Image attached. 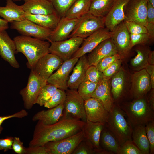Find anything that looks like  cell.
<instances>
[{
	"instance_id": "obj_38",
	"label": "cell",
	"mask_w": 154,
	"mask_h": 154,
	"mask_svg": "<svg viewBox=\"0 0 154 154\" xmlns=\"http://www.w3.org/2000/svg\"><path fill=\"white\" fill-rule=\"evenodd\" d=\"M66 97L65 91L58 88L54 94L44 105V107L49 109L64 104Z\"/></svg>"
},
{
	"instance_id": "obj_21",
	"label": "cell",
	"mask_w": 154,
	"mask_h": 154,
	"mask_svg": "<svg viewBox=\"0 0 154 154\" xmlns=\"http://www.w3.org/2000/svg\"><path fill=\"white\" fill-rule=\"evenodd\" d=\"M117 53V51L111 38L107 39L89 53L87 57L89 66H95L104 57Z\"/></svg>"
},
{
	"instance_id": "obj_28",
	"label": "cell",
	"mask_w": 154,
	"mask_h": 154,
	"mask_svg": "<svg viewBox=\"0 0 154 154\" xmlns=\"http://www.w3.org/2000/svg\"><path fill=\"white\" fill-rule=\"evenodd\" d=\"M64 108V104H62L47 110L40 111L33 116L32 120L34 122L40 121L46 125L52 124L62 116Z\"/></svg>"
},
{
	"instance_id": "obj_16",
	"label": "cell",
	"mask_w": 154,
	"mask_h": 154,
	"mask_svg": "<svg viewBox=\"0 0 154 154\" xmlns=\"http://www.w3.org/2000/svg\"><path fill=\"white\" fill-rule=\"evenodd\" d=\"M132 82L130 94L134 99L145 96L151 88L150 78L145 68L133 74Z\"/></svg>"
},
{
	"instance_id": "obj_35",
	"label": "cell",
	"mask_w": 154,
	"mask_h": 154,
	"mask_svg": "<svg viewBox=\"0 0 154 154\" xmlns=\"http://www.w3.org/2000/svg\"><path fill=\"white\" fill-rule=\"evenodd\" d=\"M58 88L55 86L47 84L41 89L35 102L40 106H44L56 92Z\"/></svg>"
},
{
	"instance_id": "obj_40",
	"label": "cell",
	"mask_w": 154,
	"mask_h": 154,
	"mask_svg": "<svg viewBox=\"0 0 154 154\" xmlns=\"http://www.w3.org/2000/svg\"><path fill=\"white\" fill-rule=\"evenodd\" d=\"M122 58L118 53L107 56L100 60L95 66L99 71L102 72L115 61Z\"/></svg>"
},
{
	"instance_id": "obj_24",
	"label": "cell",
	"mask_w": 154,
	"mask_h": 154,
	"mask_svg": "<svg viewBox=\"0 0 154 154\" xmlns=\"http://www.w3.org/2000/svg\"><path fill=\"white\" fill-rule=\"evenodd\" d=\"M76 64L67 82L68 88L71 89H78L79 85L84 80L86 70L89 66L85 55L80 57Z\"/></svg>"
},
{
	"instance_id": "obj_19",
	"label": "cell",
	"mask_w": 154,
	"mask_h": 154,
	"mask_svg": "<svg viewBox=\"0 0 154 154\" xmlns=\"http://www.w3.org/2000/svg\"><path fill=\"white\" fill-rule=\"evenodd\" d=\"M16 46L13 40L6 30L0 33V56L13 67L18 68L20 66L16 59Z\"/></svg>"
},
{
	"instance_id": "obj_30",
	"label": "cell",
	"mask_w": 154,
	"mask_h": 154,
	"mask_svg": "<svg viewBox=\"0 0 154 154\" xmlns=\"http://www.w3.org/2000/svg\"><path fill=\"white\" fill-rule=\"evenodd\" d=\"M145 125H139L133 127L132 139L142 154H149V144L147 135Z\"/></svg>"
},
{
	"instance_id": "obj_22",
	"label": "cell",
	"mask_w": 154,
	"mask_h": 154,
	"mask_svg": "<svg viewBox=\"0 0 154 154\" xmlns=\"http://www.w3.org/2000/svg\"><path fill=\"white\" fill-rule=\"evenodd\" d=\"M78 20V19L61 18L56 27L52 30L49 42L66 40L74 29Z\"/></svg>"
},
{
	"instance_id": "obj_53",
	"label": "cell",
	"mask_w": 154,
	"mask_h": 154,
	"mask_svg": "<svg viewBox=\"0 0 154 154\" xmlns=\"http://www.w3.org/2000/svg\"><path fill=\"white\" fill-rule=\"evenodd\" d=\"M146 27L151 40H153L154 38V24L148 23Z\"/></svg>"
},
{
	"instance_id": "obj_26",
	"label": "cell",
	"mask_w": 154,
	"mask_h": 154,
	"mask_svg": "<svg viewBox=\"0 0 154 154\" xmlns=\"http://www.w3.org/2000/svg\"><path fill=\"white\" fill-rule=\"evenodd\" d=\"M125 72L122 68L112 78L111 92L114 101L118 102L126 94Z\"/></svg>"
},
{
	"instance_id": "obj_14",
	"label": "cell",
	"mask_w": 154,
	"mask_h": 154,
	"mask_svg": "<svg viewBox=\"0 0 154 154\" xmlns=\"http://www.w3.org/2000/svg\"><path fill=\"white\" fill-rule=\"evenodd\" d=\"M79 58L73 57L63 62L47 80L48 84H52L58 88L64 91L68 89L67 82L69 74Z\"/></svg>"
},
{
	"instance_id": "obj_5",
	"label": "cell",
	"mask_w": 154,
	"mask_h": 154,
	"mask_svg": "<svg viewBox=\"0 0 154 154\" xmlns=\"http://www.w3.org/2000/svg\"><path fill=\"white\" fill-rule=\"evenodd\" d=\"M62 116L87 121L84 100L76 90L68 89Z\"/></svg>"
},
{
	"instance_id": "obj_13",
	"label": "cell",
	"mask_w": 154,
	"mask_h": 154,
	"mask_svg": "<svg viewBox=\"0 0 154 154\" xmlns=\"http://www.w3.org/2000/svg\"><path fill=\"white\" fill-rule=\"evenodd\" d=\"M148 0H129L124 7L125 21L136 23L145 27Z\"/></svg>"
},
{
	"instance_id": "obj_51",
	"label": "cell",
	"mask_w": 154,
	"mask_h": 154,
	"mask_svg": "<svg viewBox=\"0 0 154 154\" xmlns=\"http://www.w3.org/2000/svg\"><path fill=\"white\" fill-rule=\"evenodd\" d=\"M147 23L154 24V7L148 0L147 4Z\"/></svg>"
},
{
	"instance_id": "obj_55",
	"label": "cell",
	"mask_w": 154,
	"mask_h": 154,
	"mask_svg": "<svg viewBox=\"0 0 154 154\" xmlns=\"http://www.w3.org/2000/svg\"><path fill=\"white\" fill-rule=\"evenodd\" d=\"M8 22L4 19L0 18V33L6 30L9 28Z\"/></svg>"
},
{
	"instance_id": "obj_6",
	"label": "cell",
	"mask_w": 154,
	"mask_h": 154,
	"mask_svg": "<svg viewBox=\"0 0 154 154\" xmlns=\"http://www.w3.org/2000/svg\"><path fill=\"white\" fill-rule=\"evenodd\" d=\"M104 17L95 16L88 13L78 19L69 38L78 37L85 38L99 29L105 27Z\"/></svg>"
},
{
	"instance_id": "obj_27",
	"label": "cell",
	"mask_w": 154,
	"mask_h": 154,
	"mask_svg": "<svg viewBox=\"0 0 154 154\" xmlns=\"http://www.w3.org/2000/svg\"><path fill=\"white\" fill-rule=\"evenodd\" d=\"M5 6H0V16L8 23L20 21L26 18L25 12L21 5L16 4L12 0H6Z\"/></svg>"
},
{
	"instance_id": "obj_18",
	"label": "cell",
	"mask_w": 154,
	"mask_h": 154,
	"mask_svg": "<svg viewBox=\"0 0 154 154\" xmlns=\"http://www.w3.org/2000/svg\"><path fill=\"white\" fill-rule=\"evenodd\" d=\"M111 37L118 53L123 58L130 50L129 48L130 33L124 21L118 25L113 30Z\"/></svg>"
},
{
	"instance_id": "obj_31",
	"label": "cell",
	"mask_w": 154,
	"mask_h": 154,
	"mask_svg": "<svg viewBox=\"0 0 154 154\" xmlns=\"http://www.w3.org/2000/svg\"><path fill=\"white\" fill-rule=\"evenodd\" d=\"M103 149L112 154H119L121 145L117 139L107 128L102 131L100 137Z\"/></svg>"
},
{
	"instance_id": "obj_17",
	"label": "cell",
	"mask_w": 154,
	"mask_h": 154,
	"mask_svg": "<svg viewBox=\"0 0 154 154\" xmlns=\"http://www.w3.org/2000/svg\"><path fill=\"white\" fill-rule=\"evenodd\" d=\"M84 107L87 120L106 124L109 112L98 99L93 97L84 100Z\"/></svg>"
},
{
	"instance_id": "obj_23",
	"label": "cell",
	"mask_w": 154,
	"mask_h": 154,
	"mask_svg": "<svg viewBox=\"0 0 154 154\" xmlns=\"http://www.w3.org/2000/svg\"><path fill=\"white\" fill-rule=\"evenodd\" d=\"M110 79L105 78L101 79L91 96V97L98 100L109 112L114 104L111 92Z\"/></svg>"
},
{
	"instance_id": "obj_56",
	"label": "cell",
	"mask_w": 154,
	"mask_h": 154,
	"mask_svg": "<svg viewBox=\"0 0 154 154\" xmlns=\"http://www.w3.org/2000/svg\"><path fill=\"white\" fill-rule=\"evenodd\" d=\"M148 62L149 64L154 65V51H150L148 58Z\"/></svg>"
},
{
	"instance_id": "obj_49",
	"label": "cell",
	"mask_w": 154,
	"mask_h": 154,
	"mask_svg": "<svg viewBox=\"0 0 154 154\" xmlns=\"http://www.w3.org/2000/svg\"><path fill=\"white\" fill-rule=\"evenodd\" d=\"M25 154H48L44 145L25 147Z\"/></svg>"
},
{
	"instance_id": "obj_48",
	"label": "cell",
	"mask_w": 154,
	"mask_h": 154,
	"mask_svg": "<svg viewBox=\"0 0 154 154\" xmlns=\"http://www.w3.org/2000/svg\"><path fill=\"white\" fill-rule=\"evenodd\" d=\"M12 149L18 154H25V147L19 137H14Z\"/></svg>"
},
{
	"instance_id": "obj_9",
	"label": "cell",
	"mask_w": 154,
	"mask_h": 154,
	"mask_svg": "<svg viewBox=\"0 0 154 154\" xmlns=\"http://www.w3.org/2000/svg\"><path fill=\"white\" fill-rule=\"evenodd\" d=\"M11 23L10 28L17 30L22 35L49 41L51 29L40 26L26 19Z\"/></svg>"
},
{
	"instance_id": "obj_34",
	"label": "cell",
	"mask_w": 154,
	"mask_h": 154,
	"mask_svg": "<svg viewBox=\"0 0 154 154\" xmlns=\"http://www.w3.org/2000/svg\"><path fill=\"white\" fill-rule=\"evenodd\" d=\"M115 0H91L88 13L98 17H104L108 13Z\"/></svg>"
},
{
	"instance_id": "obj_10",
	"label": "cell",
	"mask_w": 154,
	"mask_h": 154,
	"mask_svg": "<svg viewBox=\"0 0 154 154\" xmlns=\"http://www.w3.org/2000/svg\"><path fill=\"white\" fill-rule=\"evenodd\" d=\"M84 39L78 37H72L64 40L51 42L49 53L57 55L64 61L72 58Z\"/></svg>"
},
{
	"instance_id": "obj_37",
	"label": "cell",
	"mask_w": 154,
	"mask_h": 154,
	"mask_svg": "<svg viewBox=\"0 0 154 154\" xmlns=\"http://www.w3.org/2000/svg\"><path fill=\"white\" fill-rule=\"evenodd\" d=\"M52 4L58 15L61 18L76 0H48Z\"/></svg>"
},
{
	"instance_id": "obj_32",
	"label": "cell",
	"mask_w": 154,
	"mask_h": 154,
	"mask_svg": "<svg viewBox=\"0 0 154 154\" xmlns=\"http://www.w3.org/2000/svg\"><path fill=\"white\" fill-rule=\"evenodd\" d=\"M143 45L136 49L137 55L131 60V65L134 70L144 69L149 64L148 58L151 50L148 47Z\"/></svg>"
},
{
	"instance_id": "obj_11",
	"label": "cell",
	"mask_w": 154,
	"mask_h": 154,
	"mask_svg": "<svg viewBox=\"0 0 154 154\" xmlns=\"http://www.w3.org/2000/svg\"><path fill=\"white\" fill-rule=\"evenodd\" d=\"M105 125V124L102 123L87 120L82 129L84 140L95 151L96 154H110L102 148L100 145L101 133Z\"/></svg>"
},
{
	"instance_id": "obj_44",
	"label": "cell",
	"mask_w": 154,
	"mask_h": 154,
	"mask_svg": "<svg viewBox=\"0 0 154 154\" xmlns=\"http://www.w3.org/2000/svg\"><path fill=\"white\" fill-rule=\"evenodd\" d=\"M124 22L130 34L148 33L145 26L133 22L127 21H124Z\"/></svg>"
},
{
	"instance_id": "obj_2",
	"label": "cell",
	"mask_w": 154,
	"mask_h": 154,
	"mask_svg": "<svg viewBox=\"0 0 154 154\" xmlns=\"http://www.w3.org/2000/svg\"><path fill=\"white\" fill-rule=\"evenodd\" d=\"M16 46V53L21 52L27 60V68L31 69L37 61L49 53L50 43L31 37L21 35L13 40Z\"/></svg>"
},
{
	"instance_id": "obj_33",
	"label": "cell",
	"mask_w": 154,
	"mask_h": 154,
	"mask_svg": "<svg viewBox=\"0 0 154 154\" xmlns=\"http://www.w3.org/2000/svg\"><path fill=\"white\" fill-rule=\"evenodd\" d=\"M91 1L76 0L67 11L64 17L69 19L79 18L88 13Z\"/></svg>"
},
{
	"instance_id": "obj_59",
	"label": "cell",
	"mask_w": 154,
	"mask_h": 154,
	"mask_svg": "<svg viewBox=\"0 0 154 154\" xmlns=\"http://www.w3.org/2000/svg\"><path fill=\"white\" fill-rule=\"evenodd\" d=\"M22 0L24 1V2H25L27 1L30 0Z\"/></svg>"
},
{
	"instance_id": "obj_45",
	"label": "cell",
	"mask_w": 154,
	"mask_h": 154,
	"mask_svg": "<svg viewBox=\"0 0 154 154\" xmlns=\"http://www.w3.org/2000/svg\"><path fill=\"white\" fill-rule=\"evenodd\" d=\"M145 129L150 147L149 154L154 153V121H150L146 125Z\"/></svg>"
},
{
	"instance_id": "obj_12",
	"label": "cell",
	"mask_w": 154,
	"mask_h": 154,
	"mask_svg": "<svg viewBox=\"0 0 154 154\" xmlns=\"http://www.w3.org/2000/svg\"><path fill=\"white\" fill-rule=\"evenodd\" d=\"M64 61L59 56L49 53L40 59L32 70L37 76L46 81Z\"/></svg>"
},
{
	"instance_id": "obj_52",
	"label": "cell",
	"mask_w": 154,
	"mask_h": 154,
	"mask_svg": "<svg viewBox=\"0 0 154 154\" xmlns=\"http://www.w3.org/2000/svg\"><path fill=\"white\" fill-rule=\"evenodd\" d=\"M149 74L151 82V88H154V65L148 64L145 68Z\"/></svg>"
},
{
	"instance_id": "obj_36",
	"label": "cell",
	"mask_w": 154,
	"mask_h": 154,
	"mask_svg": "<svg viewBox=\"0 0 154 154\" xmlns=\"http://www.w3.org/2000/svg\"><path fill=\"white\" fill-rule=\"evenodd\" d=\"M98 83L84 80L79 86L78 92L84 100H86L91 97Z\"/></svg>"
},
{
	"instance_id": "obj_58",
	"label": "cell",
	"mask_w": 154,
	"mask_h": 154,
	"mask_svg": "<svg viewBox=\"0 0 154 154\" xmlns=\"http://www.w3.org/2000/svg\"><path fill=\"white\" fill-rule=\"evenodd\" d=\"M14 2L20 1L22 0H12Z\"/></svg>"
},
{
	"instance_id": "obj_20",
	"label": "cell",
	"mask_w": 154,
	"mask_h": 154,
	"mask_svg": "<svg viewBox=\"0 0 154 154\" xmlns=\"http://www.w3.org/2000/svg\"><path fill=\"white\" fill-rule=\"evenodd\" d=\"M129 0H115L110 10L104 17L105 27L112 31L125 20L124 7Z\"/></svg>"
},
{
	"instance_id": "obj_4",
	"label": "cell",
	"mask_w": 154,
	"mask_h": 154,
	"mask_svg": "<svg viewBox=\"0 0 154 154\" xmlns=\"http://www.w3.org/2000/svg\"><path fill=\"white\" fill-rule=\"evenodd\" d=\"M125 114L117 104L114 105L109 112L105 124L106 128L115 137L122 145L128 140H132L133 127L125 117Z\"/></svg>"
},
{
	"instance_id": "obj_15",
	"label": "cell",
	"mask_w": 154,
	"mask_h": 154,
	"mask_svg": "<svg viewBox=\"0 0 154 154\" xmlns=\"http://www.w3.org/2000/svg\"><path fill=\"white\" fill-rule=\"evenodd\" d=\"M112 32L106 27L101 28L85 38L76 52L72 58H79L91 52L103 41L111 38Z\"/></svg>"
},
{
	"instance_id": "obj_3",
	"label": "cell",
	"mask_w": 154,
	"mask_h": 154,
	"mask_svg": "<svg viewBox=\"0 0 154 154\" xmlns=\"http://www.w3.org/2000/svg\"><path fill=\"white\" fill-rule=\"evenodd\" d=\"M117 104L125 114L133 127L139 125H145L154 121V110L145 96L121 105Z\"/></svg>"
},
{
	"instance_id": "obj_25",
	"label": "cell",
	"mask_w": 154,
	"mask_h": 154,
	"mask_svg": "<svg viewBox=\"0 0 154 154\" xmlns=\"http://www.w3.org/2000/svg\"><path fill=\"white\" fill-rule=\"evenodd\" d=\"M25 12L34 15H50L57 13L48 0H30L21 5Z\"/></svg>"
},
{
	"instance_id": "obj_8",
	"label": "cell",
	"mask_w": 154,
	"mask_h": 154,
	"mask_svg": "<svg viewBox=\"0 0 154 154\" xmlns=\"http://www.w3.org/2000/svg\"><path fill=\"white\" fill-rule=\"evenodd\" d=\"M84 139L82 130L61 140L49 141L44 145L48 154H71Z\"/></svg>"
},
{
	"instance_id": "obj_43",
	"label": "cell",
	"mask_w": 154,
	"mask_h": 154,
	"mask_svg": "<svg viewBox=\"0 0 154 154\" xmlns=\"http://www.w3.org/2000/svg\"><path fill=\"white\" fill-rule=\"evenodd\" d=\"M122 59L116 60L102 72L103 78L110 79L121 68Z\"/></svg>"
},
{
	"instance_id": "obj_47",
	"label": "cell",
	"mask_w": 154,
	"mask_h": 154,
	"mask_svg": "<svg viewBox=\"0 0 154 154\" xmlns=\"http://www.w3.org/2000/svg\"><path fill=\"white\" fill-rule=\"evenodd\" d=\"M28 115V113L26 111L23 109L20 111L11 115L0 116V134L3 129L1 126L2 124L5 120L13 118H22L27 116Z\"/></svg>"
},
{
	"instance_id": "obj_57",
	"label": "cell",
	"mask_w": 154,
	"mask_h": 154,
	"mask_svg": "<svg viewBox=\"0 0 154 154\" xmlns=\"http://www.w3.org/2000/svg\"><path fill=\"white\" fill-rule=\"evenodd\" d=\"M152 5L154 7V0H148Z\"/></svg>"
},
{
	"instance_id": "obj_42",
	"label": "cell",
	"mask_w": 154,
	"mask_h": 154,
	"mask_svg": "<svg viewBox=\"0 0 154 154\" xmlns=\"http://www.w3.org/2000/svg\"><path fill=\"white\" fill-rule=\"evenodd\" d=\"M119 154H142L132 140H128L121 146Z\"/></svg>"
},
{
	"instance_id": "obj_29",
	"label": "cell",
	"mask_w": 154,
	"mask_h": 154,
	"mask_svg": "<svg viewBox=\"0 0 154 154\" xmlns=\"http://www.w3.org/2000/svg\"><path fill=\"white\" fill-rule=\"evenodd\" d=\"M25 18L44 27L52 30L56 26L61 18L57 13L50 15H34L25 12Z\"/></svg>"
},
{
	"instance_id": "obj_46",
	"label": "cell",
	"mask_w": 154,
	"mask_h": 154,
	"mask_svg": "<svg viewBox=\"0 0 154 154\" xmlns=\"http://www.w3.org/2000/svg\"><path fill=\"white\" fill-rule=\"evenodd\" d=\"M72 154H96L95 151L90 146L84 139L82 141L73 152Z\"/></svg>"
},
{
	"instance_id": "obj_50",
	"label": "cell",
	"mask_w": 154,
	"mask_h": 154,
	"mask_svg": "<svg viewBox=\"0 0 154 154\" xmlns=\"http://www.w3.org/2000/svg\"><path fill=\"white\" fill-rule=\"evenodd\" d=\"M14 137H8L0 139V150L6 152L12 149Z\"/></svg>"
},
{
	"instance_id": "obj_7",
	"label": "cell",
	"mask_w": 154,
	"mask_h": 154,
	"mask_svg": "<svg viewBox=\"0 0 154 154\" xmlns=\"http://www.w3.org/2000/svg\"><path fill=\"white\" fill-rule=\"evenodd\" d=\"M47 84V81L37 76L31 70L27 86L19 92L25 109L30 110L35 104L40 91Z\"/></svg>"
},
{
	"instance_id": "obj_54",
	"label": "cell",
	"mask_w": 154,
	"mask_h": 154,
	"mask_svg": "<svg viewBox=\"0 0 154 154\" xmlns=\"http://www.w3.org/2000/svg\"><path fill=\"white\" fill-rule=\"evenodd\" d=\"M147 102L151 108L154 110V90L152 88L149 95V97L147 98Z\"/></svg>"
},
{
	"instance_id": "obj_1",
	"label": "cell",
	"mask_w": 154,
	"mask_h": 154,
	"mask_svg": "<svg viewBox=\"0 0 154 154\" xmlns=\"http://www.w3.org/2000/svg\"><path fill=\"white\" fill-rule=\"evenodd\" d=\"M85 122L79 119L64 117L50 125L38 121L29 146H43L48 142L60 140L70 136L82 130Z\"/></svg>"
},
{
	"instance_id": "obj_39",
	"label": "cell",
	"mask_w": 154,
	"mask_h": 154,
	"mask_svg": "<svg viewBox=\"0 0 154 154\" xmlns=\"http://www.w3.org/2000/svg\"><path fill=\"white\" fill-rule=\"evenodd\" d=\"M151 39L148 33L140 34H130V41L129 47L130 50L135 46L137 44L145 45L149 43Z\"/></svg>"
},
{
	"instance_id": "obj_41",
	"label": "cell",
	"mask_w": 154,
	"mask_h": 154,
	"mask_svg": "<svg viewBox=\"0 0 154 154\" xmlns=\"http://www.w3.org/2000/svg\"><path fill=\"white\" fill-rule=\"evenodd\" d=\"M103 78L102 72L99 71L95 66L91 65L86 70L84 80L98 83Z\"/></svg>"
}]
</instances>
